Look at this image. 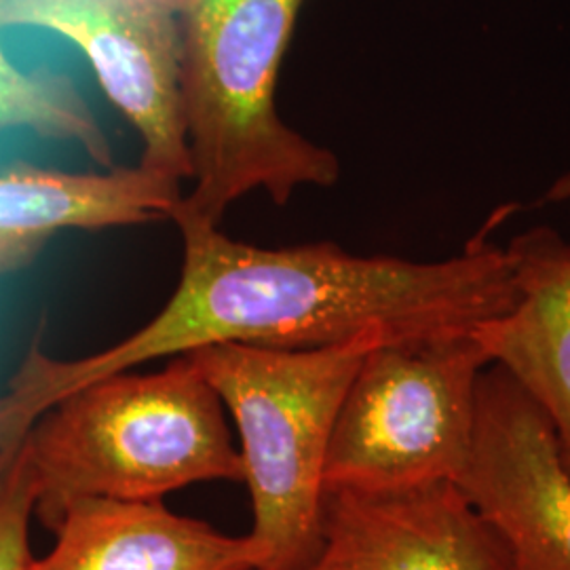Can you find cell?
<instances>
[{
  "label": "cell",
  "instance_id": "obj_4",
  "mask_svg": "<svg viewBox=\"0 0 570 570\" xmlns=\"http://www.w3.org/2000/svg\"><path fill=\"white\" fill-rule=\"evenodd\" d=\"M385 343L387 334L372 330L320 348L212 345L184 355L239 431L249 534L268 553L263 570H294L315 548L338 407L364 357Z\"/></svg>",
  "mask_w": 570,
  "mask_h": 570
},
{
  "label": "cell",
  "instance_id": "obj_10",
  "mask_svg": "<svg viewBox=\"0 0 570 570\" xmlns=\"http://www.w3.org/2000/svg\"><path fill=\"white\" fill-rule=\"evenodd\" d=\"M32 570H263L265 548L167 510L161 501L82 499L56 527Z\"/></svg>",
  "mask_w": 570,
  "mask_h": 570
},
{
  "label": "cell",
  "instance_id": "obj_8",
  "mask_svg": "<svg viewBox=\"0 0 570 570\" xmlns=\"http://www.w3.org/2000/svg\"><path fill=\"white\" fill-rule=\"evenodd\" d=\"M294 570H511L510 556L452 482L326 490L320 537Z\"/></svg>",
  "mask_w": 570,
  "mask_h": 570
},
{
  "label": "cell",
  "instance_id": "obj_2",
  "mask_svg": "<svg viewBox=\"0 0 570 570\" xmlns=\"http://www.w3.org/2000/svg\"><path fill=\"white\" fill-rule=\"evenodd\" d=\"M305 0H180L186 138L195 188L174 223L216 226L256 188L277 205L301 186L336 184L334 153L275 110L279 66Z\"/></svg>",
  "mask_w": 570,
  "mask_h": 570
},
{
  "label": "cell",
  "instance_id": "obj_9",
  "mask_svg": "<svg viewBox=\"0 0 570 570\" xmlns=\"http://www.w3.org/2000/svg\"><path fill=\"white\" fill-rule=\"evenodd\" d=\"M515 298L473 336L546 410L570 471V242L537 226L511 239Z\"/></svg>",
  "mask_w": 570,
  "mask_h": 570
},
{
  "label": "cell",
  "instance_id": "obj_3",
  "mask_svg": "<svg viewBox=\"0 0 570 570\" xmlns=\"http://www.w3.org/2000/svg\"><path fill=\"white\" fill-rule=\"evenodd\" d=\"M18 452L49 530L82 499L161 501L197 482H244L225 404L184 355L157 374L119 372L72 391L37 419Z\"/></svg>",
  "mask_w": 570,
  "mask_h": 570
},
{
  "label": "cell",
  "instance_id": "obj_1",
  "mask_svg": "<svg viewBox=\"0 0 570 570\" xmlns=\"http://www.w3.org/2000/svg\"><path fill=\"white\" fill-rule=\"evenodd\" d=\"M184 239L180 282L155 320L102 353L53 360L32 345L0 395V461L61 397L159 357L212 345L320 348L364 332L391 343L473 334L510 311V254L487 235L438 263L355 256L336 244L266 249L216 226L176 223Z\"/></svg>",
  "mask_w": 570,
  "mask_h": 570
},
{
  "label": "cell",
  "instance_id": "obj_13",
  "mask_svg": "<svg viewBox=\"0 0 570 570\" xmlns=\"http://www.w3.org/2000/svg\"><path fill=\"white\" fill-rule=\"evenodd\" d=\"M35 505L37 489L30 469L16 452L0 463V570H32L30 518Z\"/></svg>",
  "mask_w": 570,
  "mask_h": 570
},
{
  "label": "cell",
  "instance_id": "obj_5",
  "mask_svg": "<svg viewBox=\"0 0 570 570\" xmlns=\"http://www.w3.org/2000/svg\"><path fill=\"white\" fill-rule=\"evenodd\" d=\"M489 353L473 334L385 343L357 367L327 446L326 490L459 484Z\"/></svg>",
  "mask_w": 570,
  "mask_h": 570
},
{
  "label": "cell",
  "instance_id": "obj_11",
  "mask_svg": "<svg viewBox=\"0 0 570 570\" xmlns=\"http://www.w3.org/2000/svg\"><path fill=\"white\" fill-rule=\"evenodd\" d=\"M178 180L142 167L68 174L35 165L0 171V277L32 265L68 228L100 230L171 220L183 202Z\"/></svg>",
  "mask_w": 570,
  "mask_h": 570
},
{
  "label": "cell",
  "instance_id": "obj_6",
  "mask_svg": "<svg viewBox=\"0 0 570 570\" xmlns=\"http://www.w3.org/2000/svg\"><path fill=\"white\" fill-rule=\"evenodd\" d=\"M0 26L75 42L108 100L140 134V167L178 183L193 178L180 91V0H0Z\"/></svg>",
  "mask_w": 570,
  "mask_h": 570
},
{
  "label": "cell",
  "instance_id": "obj_14",
  "mask_svg": "<svg viewBox=\"0 0 570 570\" xmlns=\"http://www.w3.org/2000/svg\"><path fill=\"white\" fill-rule=\"evenodd\" d=\"M567 199H570V171L551 184L548 193L541 197L539 205L560 204V202H567Z\"/></svg>",
  "mask_w": 570,
  "mask_h": 570
},
{
  "label": "cell",
  "instance_id": "obj_12",
  "mask_svg": "<svg viewBox=\"0 0 570 570\" xmlns=\"http://www.w3.org/2000/svg\"><path fill=\"white\" fill-rule=\"evenodd\" d=\"M4 129L77 142L96 164L112 167V148L72 81L41 70L23 72L0 42V131Z\"/></svg>",
  "mask_w": 570,
  "mask_h": 570
},
{
  "label": "cell",
  "instance_id": "obj_7",
  "mask_svg": "<svg viewBox=\"0 0 570 570\" xmlns=\"http://www.w3.org/2000/svg\"><path fill=\"white\" fill-rule=\"evenodd\" d=\"M499 537L511 570H570V471L556 428L503 367L478 385L475 433L456 484Z\"/></svg>",
  "mask_w": 570,
  "mask_h": 570
}]
</instances>
